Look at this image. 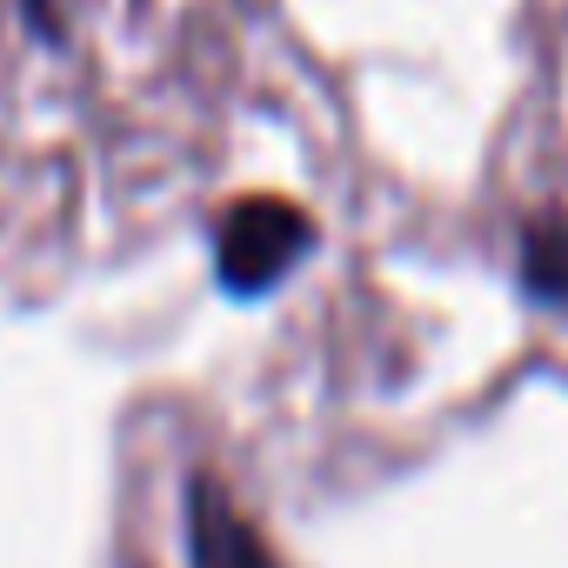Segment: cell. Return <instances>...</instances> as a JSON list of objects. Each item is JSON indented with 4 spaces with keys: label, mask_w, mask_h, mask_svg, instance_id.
<instances>
[{
    "label": "cell",
    "mask_w": 568,
    "mask_h": 568,
    "mask_svg": "<svg viewBox=\"0 0 568 568\" xmlns=\"http://www.w3.org/2000/svg\"><path fill=\"white\" fill-rule=\"evenodd\" d=\"M308 241L315 227L288 201H241L214 234V274L227 281V295H267L308 254Z\"/></svg>",
    "instance_id": "obj_1"
},
{
    "label": "cell",
    "mask_w": 568,
    "mask_h": 568,
    "mask_svg": "<svg viewBox=\"0 0 568 568\" xmlns=\"http://www.w3.org/2000/svg\"><path fill=\"white\" fill-rule=\"evenodd\" d=\"M187 561L194 568H274L267 541L254 535V521L221 495L214 475L187 481Z\"/></svg>",
    "instance_id": "obj_2"
},
{
    "label": "cell",
    "mask_w": 568,
    "mask_h": 568,
    "mask_svg": "<svg viewBox=\"0 0 568 568\" xmlns=\"http://www.w3.org/2000/svg\"><path fill=\"white\" fill-rule=\"evenodd\" d=\"M521 281H528V295H541V302H568V227L561 221L528 227V241H521Z\"/></svg>",
    "instance_id": "obj_3"
}]
</instances>
